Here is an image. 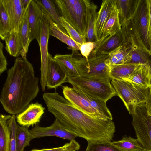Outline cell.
I'll use <instances>...</instances> for the list:
<instances>
[{"label":"cell","mask_w":151,"mask_h":151,"mask_svg":"<svg viewBox=\"0 0 151 151\" xmlns=\"http://www.w3.org/2000/svg\"><path fill=\"white\" fill-rule=\"evenodd\" d=\"M131 114L137 139L145 148L151 150V116L148 114L145 103L135 106Z\"/></svg>","instance_id":"7"},{"label":"cell","mask_w":151,"mask_h":151,"mask_svg":"<svg viewBox=\"0 0 151 151\" xmlns=\"http://www.w3.org/2000/svg\"><path fill=\"white\" fill-rule=\"evenodd\" d=\"M146 48L149 51L148 40V9L147 0H139L131 19Z\"/></svg>","instance_id":"9"},{"label":"cell","mask_w":151,"mask_h":151,"mask_svg":"<svg viewBox=\"0 0 151 151\" xmlns=\"http://www.w3.org/2000/svg\"><path fill=\"white\" fill-rule=\"evenodd\" d=\"M143 64L129 63L115 66L111 70L110 77L111 79L125 80Z\"/></svg>","instance_id":"25"},{"label":"cell","mask_w":151,"mask_h":151,"mask_svg":"<svg viewBox=\"0 0 151 151\" xmlns=\"http://www.w3.org/2000/svg\"><path fill=\"white\" fill-rule=\"evenodd\" d=\"M50 26L47 18L44 14L40 39L38 42L40 47L41 59L40 84L42 90L43 92L45 91L46 87L49 54L48 44L50 35Z\"/></svg>","instance_id":"8"},{"label":"cell","mask_w":151,"mask_h":151,"mask_svg":"<svg viewBox=\"0 0 151 151\" xmlns=\"http://www.w3.org/2000/svg\"><path fill=\"white\" fill-rule=\"evenodd\" d=\"M107 53L90 55L87 59L81 57L78 60L77 69L83 78L110 83L109 74L110 69L106 60Z\"/></svg>","instance_id":"4"},{"label":"cell","mask_w":151,"mask_h":151,"mask_svg":"<svg viewBox=\"0 0 151 151\" xmlns=\"http://www.w3.org/2000/svg\"><path fill=\"white\" fill-rule=\"evenodd\" d=\"M61 18L63 27L66 30L68 35L75 42L80 45L87 42L86 39L82 36L62 17Z\"/></svg>","instance_id":"37"},{"label":"cell","mask_w":151,"mask_h":151,"mask_svg":"<svg viewBox=\"0 0 151 151\" xmlns=\"http://www.w3.org/2000/svg\"><path fill=\"white\" fill-rule=\"evenodd\" d=\"M66 82L76 90L106 102L116 95L110 83L85 79L80 77H68Z\"/></svg>","instance_id":"6"},{"label":"cell","mask_w":151,"mask_h":151,"mask_svg":"<svg viewBox=\"0 0 151 151\" xmlns=\"http://www.w3.org/2000/svg\"><path fill=\"white\" fill-rule=\"evenodd\" d=\"M123 151H147L140 143L138 139L130 137L124 136L118 141L112 142Z\"/></svg>","instance_id":"31"},{"label":"cell","mask_w":151,"mask_h":151,"mask_svg":"<svg viewBox=\"0 0 151 151\" xmlns=\"http://www.w3.org/2000/svg\"><path fill=\"white\" fill-rule=\"evenodd\" d=\"M45 109L38 102L31 103L24 110L17 115V121L22 126H33L40 122Z\"/></svg>","instance_id":"14"},{"label":"cell","mask_w":151,"mask_h":151,"mask_svg":"<svg viewBox=\"0 0 151 151\" xmlns=\"http://www.w3.org/2000/svg\"><path fill=\"white\" fill-rule=\"evenodd\" d=\"M78 91L89 102L91 106L97 111L102 118L106 120H112V114L106 105V102L99 99L92 97L82 92Z\"/></svg>","instance_id":"32"},{"label":"cell","mask_w":151,"mask_h":151,"mask_svg":"<svg viewBox=\"0 0 151 151\" xmlns=\"http://www.w3.org/2000/svg\"><path fill=\"white\" fill-rule=\"evenodd\" d=\"M48 20L50 25V35L67 44L73 51H80L81 45L76 43L67 34L62 31L58 25L51 20L49 19Z\"/></svg>","instance_id":"28"},{"label":"cell","mask_w":151,"mask_h":151,"mask_svg":"<svg viewBox=\"0 0 151 151\" xmlns=\"http://www.w3.org/2000/svg\"><path fill=\"white\" fill-rule=\"evenodd\" d=\"M121 29L122 26L116 5L103 29L101 38L105 36L113 35Z\"/></svg>","instance_id":"30"},{"label":"cell","mask_w":151,"mask_h":151,"mask_svg":"<svg viewBox=\"0 0 151 151\" xmlns=\"http://www.w3.org/2000/svg\"><path fill=\"white\" fill-rule=\"evenodd\" d=\"M77 57L71 54H56L53 59L66 74L67 78L80 77L76 68Z\"/></svg>","instance_id":"22"},{"label":"cell","mask_w":151,"mask_h":151,"mask_svg":"<svg viewBox=\"0 0 151 151\" xmlns=\"http://www.w3.org/2000/svg\"><path fill=\"white\" fill-rule=\"evenodd\" d=\"M8 16L11 32H18L23 15L21 0H0Z\"/></svg>","instance_id":"15"},{"label":"cell","mask_w":151,"mask_h":151,"mask_svg":"<svg viewBox=\"0 0 151 151\" xmlns=\"http://www.w3.org/2000/svg\"><path fill=\"white\" fill-rule=\"evenodd\" d=\"M29 131L32 139L44 137L56 136L70 141L77 137L68 132L57 119L50 126L43 127L36 125Z\"/></svg>","instance_id":"11"},{"label":"cell","mask_w":151,"mask_h":151,"mask_svg":"<svg viewBox=\"0 0 151 151\" xmlns=\"http://www.w3.org/2000/svg\"><path fill=\"white\" fill-rule=\"evenodd\" d=\"M111 80L116 95L122 100L130 114L135 106L145 103L150 88L141 87L124 80Z\"/></svg>","instance_id":"5"},{"label":"cell","mask_w":151,"mask_h":151,"mask_svg":"<svg viewBox=\"0 0 151 151\" xmlns=\"http://www.w3.org/2000/svg\"><path fill=\"white\" fill-rule=\"evenodd\" d=\"M67 78L66 73L49 53L46 87L48 89L56 88L66 82Z\"/></svg>","instance_id":"12"},{"label":"cell","mask_w":151,"mask_h":151,"mask_svg":"<svg viewBox=\"0 0 151 151\" xmlns=\"http://www.w3.org/2000/svg\"><path fill=\"white\" fill-rule=\"evenodd\" d=\"M145 105L147 109L148 114L151 116V88H150V91L145 103Z\"/></svg>","instance_id":"43"},{"label":"cell","mask_w":151,"mask_h":151,"mask_svg":"<svg viewBox=\"0 0 151 151\" xmlns=\"http://www.w3.org/2000/svg\"><path fill=\"white\" fill-rule=\"evenodd\" d=\"M11 116H0V151H10L11 130L7 121Z\"/></svg>","instance_id":"27"},{"label":"cell","mask_w":151,"mask_h":151,"mask_svg":"<svg viewBox=\"0 0 151 151\" xmlns=\"http://www.w3.org/2000/svg\"><path fill=\"white\" fill-rule=\"evenodd\" d=\"M97 9L96 5L88 0L87 9V29L86 36L87 42H93L96 40L94 27L97 16Z\"/></svg>","instance_id":"26"},{"label":"cell","mask_w":151,"mask_h":151,"mask_svg":"<svg viewBox=\"0 0 151 151\" xmlns=\"http://www.w3.org/2000/svg\"><path fill=\"white\" fill-rule=\"evenodd\" d=\"M129 51L131 55L129 63L145 64L147 63L150 60L149 54L141 49L133 48Z\"/></svg>","instance_id":"36"},{"label":"cell","mask_w":151,"mask_h":151,"mask_svg":"<svg viewBox=\"0 0 151 151\" xmlns=\"http://www.w3.org/2000/svg\"><path fill=\"white\" fill-rule=\"evenodd\" d=\"M3 43L0 42V75L7 70V62L6 58L4 55Z\"/></svg>","instance_id":"41"},{"label":"cell","mask_w":151,"mask_h":151,"mask_svg":"<svg viewBox=\"0 0 151 151\" xmlns=\"http://www.w3.org/2000/svg\"><path fill=\"white\" fill-rule=\"evenodd\" d=\"M80 148V144L74 139L60 147L40 150L34 149L30 151H76Z\"/></svg>","instance_id":"40"},{"label":"cell","mask_w":151,"mask_h":151,"mask_svg":"<svg viewBox=\"0 0 151 151\" xmlns=\"http://www.w3.org/2000/svg\"><path fill=\"white\" fill-rule=\"evenodd\" d=\"M35 0L46 17L57 24L62 31L67 34L66 30L63 26L62 17L54 0Z\"/></svg>","instance_id":"21"},{"label":"cell","mask_w":151,"mask_h":151,"mask_svg":"<svg viewBox=\"0 0 151 151\" xmlns=\"http://www.w3.org/2000/svg\"><path fill=\"white\" fill-rule=\"evenodd\" d=\"M139 0H116L119 20L121 26L131 19L136 9Z\"/></svg>","instance_id":"24"},{"label":"cell","mask_w":151,"mask_h":151,"mask_svg":"<svg viewBox=\"0 0 151 151\" xmlns=\"http://www.w3.org/2000/svg\"><path fill=\"white\" fill-rule=\"evenodd\" d=\"M29 3L24 9L18 32L22 46L20 55L23 59L25 60H27V55L31 42L30 41V31L28 20Z\"/></svg>","instance_id":"18"},{"label":"cell","mask_w":151,"mask_h":151,"mask_svg":"<svg viewBox=\"0 0 151 151\" xmlns=\"http://www.w3.org/2000/svg\"><path fill=\"white\" fill-rule=\"evenodd\" d=\"M39 80L35 75L32 64L17 57L7 71L1 92L0 101L4 110L12 115L24 110L38 94Z\"/></svg>","instance_id":"2"},{"label":"cell","mask_w":151,"mask_h":151,"mask_svg":"<svg viewBox=\"0 0 151 151\" xmlns=\"http://www.w3.org/2000/svg\"><path fill=\"white\" fill-rule=\"evenodd\" d=\"M28 127L17 125L16 130V151H24V148L29 145L32 140Z\"/></svg>","instance_id":"33"},{"label":"cell","mask_w":151,"mask_h":151,"mask_svg":"<svg viewBox=\"0 0 151 151\" xmlns=\"http://www.w3.org/2000/svg\"><path fill=\"white\" fill-rule=\"evenodd\" d=\"M124 44V35L121 29L115 34L107 36L98 45L90 55L107 53Z\"/></svg>","instance_id":"19"},{"label":"cell","mask_w":151,"mask_h":151,"mask_svg":"<svg viewBox=\"0 0 151 151\" xmlns=\"http://www.w3.org/2000/svg\"><path fill=\"white\" fill-rule=\"evenodd\" d=\"M31 1V0H21V5L23 9L29 4Z\"/></svg>","instance_id":"44"},{"label":"cell","mask_w":151,"mask_h":151,"mask_svg":"<svg viewBox=\"0 0 151 151\" xmlns=\"http://www.w3.org/2000/svg\"><path fill=\"white\" fill-rule=\"evenodd\" d=\"M0 37L4 40L11 32V30L8 16L0 1Z\"/></svg>","instance_id":"35"},{"label":"cell","mask_w":151,"mask_h":151,"mask_svg":"<svg viewBox=\"0 0 151 151\" xmlns=\"http://www.w3.org/2000/svg\"><path fill=\"white\" fill-rule=\"evenodd\" d=\"M62 89L64 98L78 109L92 116L106 120L102 117L89 102L76 89L67 86H63Z\"/></svg>","instance_id":"10"},{"label":"cell","mask_w":151,"mask_h":151,"mask_svg":"<svg viewBox=\"0 0 151 151\" xmlns=\"http://www.w3.org/2000/svg\"><path fill=\"white\" fill-rule=\"evenodd\" d=\"M48 111L69 132L88 142H112L115 132L112 120L92 116L75 107L56 91L42 95Z\"/></svg>","instance_id":"1"},{"label":"cell","mask_w":151,"mask_h":151,"mask_svg":"<svg viewBox=\"0 0 151 151\" xmlns=\"http://www.w3.org/2000/svg\"><path fill=\"white\" fill-rule=\"evenodd\" d=\"M124 45L129 51L135 48L141 49L148 53L149 51L145 46L134 24L130 19L122 25Z\"/></svg>","instance_id":"16"},{"label":"cell","mask_w":151,"mask_h":151,"mask_svg":"<svg viewBox=\"0 0 151 151\" xmlns=\"http://www.w3.org/2000/svg\"><path fill=\"white\" fill-rule=\"evenodd\" d=\"M149 55H150L151 56V47H150L149 50Z\"/></svg>","instance_id":"45"},{"label":"cell","mask_w":151,"mask_h":151,"mask_svg":"<svg viewBox=\"0 0 151 151\" xmlns=\"http://www.w3.org/2000/svg\"><path fill=\"white\" fill-rule=\"evenodd\" d=\"M125 81L145 88H151V68L147 63L137 69Z\"/></svg>","instance_id":"20"},{"label":"cell","mask_w":151,"mask_h":151,"mask_svg":"<svg viewBox=\"0 0 151 151\" xmlns=\"http://www.w3.org/2000/svg\"><path fill=\"white\" fill-rule=\"evenodd\" d=\"M148 9V40L150 47H151V0H147Z\"/></svg>","instance_id":"42"},{"label":"cell","mask_w":151,"mask_h":151,"mask_svg":"<svg viewBox=\"0 0 151 151\" xmlns=\"http://www.w3.org/2000/svg\"><path fill=\"white\" fill-rule=\"evenodd\" d=\"M5 48L7 52L14 57H18L22 49L19 35L18 32H12L5 40Z\"/></svg>","instance_id":"29"},{"label":"cell","mask_w":151,"mask_h":151,"mask_svg":"<svg viewBox=\"0 0 151 151\" xmlns=\"http://www.w3.org/2000/svg\"><path fill=\"white\" fill-rule=\"evenodd\" d=\"M147 151H151V150H148Z\"/></svg>","instance_id":"46"},{"label":"cell","mask_w":151,"mask_h":151,"mask_svg":"<svg viewBox=\"0 0 151 151\" xmlns=\"http://www.w3.org/2000/svg\"><path fill=\"white\" fill-rule=\"evenodd\" d=\"M44 14L35 0H31L29 6V23L30 41L36 39L39 42Z\"/></svg>","instance_id":"13"},{"label":"cell","mask_w":151,"mask_h":151,"mask_svg":"<svg viewBox=\"0 0 151 151\" xmlns=\"http://www.w3.org/2000/svg\"><path fill=\"white\" fill-rule=\"evenodd\" d=\"M16 119L15 115H12L7 121L11 130L10 151H16V130L17 124Z\"/></svg>","instance_id":"39"},{"label":"cell","mask_w":151,"mask_h":151,"mask_svg":"<svg viewBox=\"0 0 151 151\" xmlns=\"http://www.w3.org/2000/svg\"><path fill=\"white\" fill-rule=\"evenodd\" d=\"M85 151H123L112 142H88Z\"/></svg>","instance_id":"34"},{"label":"cell","mask_w":151,"mask_h":151,"mask_svg":"<svg viewBox=\"0 0 151 151\" xmlns=\"http://www.w3.org/2000/svg\"><path fill=\"white\" fill-rule=\"evenodd\" d=\"M108 36H105L93 42H86L82 44L80 48V51L81 55L87 59L97 46Z\"/></svg>","instance_id":"38"},{"label":"cell","mask_w":151,"mask_h":151,"mask_svg":"<svg viewBox=\"0 0 151 151\" xmlns=\"http://www.w3.org/2000/svg\"><path fill=\"white\" fill-rule=\"evenodd\" d=\"M88 0H54L61 17L86 39L87 9Z\"/></svg>","instance_id":"3"},{"label":"cell","mask_w":151,"mask_h":151,"mask_svg":"<svg viewBox=\"0 0 151 151\" xmlns=\"http://www.w3.org/2000/svg\"><path fill=\"white\" fill-rule=\"evenodd\" d=\"M116 5V0L102 1L100 8L97 12L94 27V33L96 40L101 39L103 29Z\"/></svg>","instance_id":"17"},{"label":"cell","mask_w":151,"mask_h":151,"mask_svg":"<svg viewBox=\"0 0 151 151\" xmlns=\"http://www.w3.org/2000/svg\"><path fill=\"white\" fill-rule=\"evenodd\" d=\"M106 62L110 70L116 65L129 64L131 55L126 46L123 44L108 53Z\"/></svg>","instance_id":"23"}]
</instances>
